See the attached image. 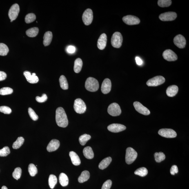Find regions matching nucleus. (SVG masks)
Masks as SVG:
<instances>
[{
  "instance_id": "nucleus-18",
  "label": "nucleus",
  "mask_w": 189,
  "mask_h": 189,
  "mask_svg": "<svg viewBox=\"0 0 189 189\" xmlns=\"http://www.w3.org/2000/svg\"><path fill=\"white\" fill-rule=\"evenodd\" d=\"M107 41V36L105 33H103L100 36L97 43L98 48L99 50H103L106 46Z\"/></svg>"
},
{
  "instance_id": "nucleus-9",
  "label": "nucleus",
  "mask_w": 189,
  "mask_h": 189,
  "mask_svg": "<svg viewBox=\"0 0 189 189\" xmlns=\"http://www.w3.org/2000/svg\"><path fill=\"white\" fill-rule=\"evenodd\" d=\"M158 134L162 137L166 138H174L177 137V133L170 129H162L160 130Z\"/></svg>"
},
{
  "instance_id": "nucleus-19",
  "label": "nucleus",
  "mask_w": 189,
  "mask_h": 189,
  "mask_svg": "<svg viewBox=\"0 0 189 189\" xmlns=\"http://www.w3.org/2000/svg\"><path fill=\"white\" fill-rule=\"evenodd\" d=\"M60 143L58 140L54 139L51 141L47 146V150L49 152L55 151L59 148Z\"/></svg>"
},
{
  "instance_id": "nucleus-50",
  "label": "nucleus",
  "mask_w": 189,
  "mask_h": 189,
  "mask_svg": "<svg viewBox=\"0 0 189 189\" xmlns=\"http://www.w3.org/2000/svg\"><path fill=\"white\" fill-rule=\"evenodd\" d=\"M136 61L137 64L138 65H139V66H141V65L143 64V62L142 60L139 57H136Z\"/></svg>"
},
{
  "instance_id": "nucleus-43",
  "label": "nucleus",
  "mask_w": 189,
  "mask_h": 189,
  "mask_svg": "<svg viewBox=\"0 0 189 189\" xmlns=\"http://www.w3.org/2000/svg\"><path fill=\"white\" fill-rule=\"evenodd\" d=\"M28 112L29 115L32 119L34 121L37 120L39 118L38 116L32 108H29L28 109Z\"/></svg>"
},
{
  "instance_id": "nucleus-14",
  "label": "nucleus",
  "mask_w": 189,
  "mask_h": 189,
  "mask_svg": "<svg viewBox=\"0 0 189 189\" xmlns=\"http://www.w3.org/2000/svg\"><path fill=\"white\" fill-rule=\"evenodd\" d=\"M134 105L136 110L139 113L145 115H148L150 114V110L139 102H134Z\"/></svg>"
},
{
  "instance_id": "nucleus-6",
  "label": "nucleus",
  "mask_w": 189,
  "mask_h": 189,
  "mask_svg": "<svg viewBox=\"0 0 189 189\" xmlns=\"http://www.w3.org/2000/svg\"><path fill=\"white\" fill-rule=\"evenodd\" d=\"M165 81V78L163 76H158L149 80L147 82L146 84L148 86L156 87L163 84Z\"/></svg>"
},
{
  "instance_id": "nucleus-27",
  "label": "nucleus",
  "mask_w": 189,
  "mask_h": 189,
  "mask_svg": "<svg viewBox=\"0 0 189 189\" xmlns=\"http://www.w3.org/2000/svg\"><path fill=\"white\" fill-rule=\"evenodd\" d=\"M59 182L62 186L65 187L68 185L69 179L68 177L64 173H62L59 176Z\"/></svg>"
},
{
  "instance_id": "nucleus-32",
  "label": "nucleus",
  "mask_w": 189,
  "mask_h": 189,
  "mask_svg": "<svg viewBox=\"0 0 189 189\" xmlns=\"http://www.w3.org/2000/svg\"><path fill=\"white\" fill-rule=\"evenodd\" d=\"M57 183V177L53 174H51L49 176L48 179V183L50 188L53 189Z\"/></svg>"
},
{
  "instance_id": "nucleus-17",
  "label": "nucleus",
  "mask_w": 189,
  "mask_h": 189,
  "mask_svg": "<svg viewBox=\"0 0 189 189\" xmlns=\"http://www.w3.org/2000/svg\"><path fill=\"white\" fill-rule=\"evenodd\" d=\"M112 88V83L109 79H105L101 85V91L103 94H106L110 92Z\"/></svg>"
},
{
  "instance_id": "nucleus-5",
  "label": "nucleus",
  "mask_w": 189,
  "mask_h": 189,
  "mask_svg": "<svg viewBox=\"0 0 189 189\" xmlns=\"http://www.w3.org/2000/svg\"><path fill=\"white\" fill-rule=\"evenodd\" d=\"M123 37L119 32H114L112 36L111 43L112 46L116 48H119L122 45Z\"/></svg>"
},
{
  "instance_id": "nucleus-15",
  "label": "nucleus",
  "mask_w": 189,
  "mask_h": 189,
  "mask_svg": "<svg viewBox=\"0 0 189 189\" xmlns=\"http://www.w3.org/2000/svg\"><path fill=\"white\" fill-rule=\"evenodd\" d=\"M173 42L176 46L180 48H183L186 46V40L183 36L179 34L174 37Z\"/></svg>"
},
{
  "instance_id": "nucleus-39",
  "label": "nucleus",
  "mask_w": 189,
  "mask_h": 189,
  "mask_svg": "<svg viewBox=\"0 0 189 189\" xmlns=\"http://www.w3.org/2000/svg\"><path fill=\"white\" fill-rule=\"evenodd\" d=\"M35 14L31 13L29 14L25 17V21L27 23H31L35 21L36 19Z\"/></svg>"
},
{
  "instance_id": "nucleus-35",
  "label": "nucleus",
  "mask_w": 189,
  "mask_h": 189,
  "mask_svg": "<svg viewBox=\"0 0 189 189\" xmlns=\"http://www.w3.org/2000/svg\"><path fill=\"white\" fill-rule=\"evenodd\" d=\"M154 156L155 161L157 163H160L164 161L166 158L165 154L162 152H156L154 154Z\"/></svg>"
},
{
  "instance_id": "nucleus-1",
  "label": "nucleus",
  "mask_w": 189,
  "mask_h": 189,
  "mask_svg": "<svg viewBox=\"0 0 189 189\" xmlns=\"http://www.w3.org/2000/svg\"><path fill=\"white\" fill-rule=\"evenodd\" d=\"M55 119L58 126L66 128L68 126V121L65 111L62 107H59L56 110Z\"/></svg>"
},
{
  "instance_id": "nucleus-41",
  "label": "nucleus",
  "mask_w": 189,
  "mask_h": 189,
  "mask_svg": "<svg viewBox=\"0 0 189 189\" xmlns=\"http://www.w3.org/2000/svg\"><path fill=\"white\" fill-rule=\"evenodd\" d=\"M22 170L20 168H17L14 169L12 173V176L14 178L18 180L20 178L21 175Z\"/></svg>"
},
{
  "instance_id": "nucleus-8",
  "label": "nucleus",
  "mask_w": 189,
  "mask_h": 189,
  "mask_svg": "<svg viewBox=\"0 0 189 189\" xmlns=\"http://www.w3.org/2000/svg\"><path fill=\"white\" fill-rule=\"evenodd\" d=\"M121 110L119 105L116 103H114L109 105L108 112L112 116H117L120 115Z\"/></svg>"
},
{
  "instance_id": "nucleus-46",
  "label": "nucleus",
  "mask_w": 189,
  "mask_h": 189,
  "mask_svg": "<svg viewBox=\"0 0 189 189\" xmlns=\"http://www.w3.org/2000/svg\"><path fill=\"white\" fill-rule=\"evenodd\" d=\"M36 100L39 103H43L47 101V97L46 94H43L41 97L37 96L36 97Z\"/></svg>"
},
{
  "instance_id": "nucleus-28",
  "label": "nucleus",
  "mask_w": 189,
  "mask_h": 189,
  "mask_svg": "<svg viewBox=\"0 0 189 189\" xmlns=\"http://www.w3.org/2000/svg\"><path fill=\"white\" fill-rule=\"evenodd\" d=\"M90 173L88 171H83L78 178V181L80 183H83L87 181L90 178Z\"/></svg>"
},
{
  "instance_id": "nucleus-38",
  "label": "nucleus",
  "mask_w": 189,
  "mask_h": 189,
  "mask_svg": "<svg viewBox=\"0 0 189 189\" xmlns=\"http://www.w3.org/2000/svg\"><path fill=\"white\" fill-rule=\"evenodd\" d=\"M171 4L172 1L171 0H159L158 1V5L162 8L169 6Z\"/></svg>"
},
{
  "instance_id": "nucleus-11",
  "label": "nucleus",
  "mask_w": 189,
  "mask_h": 189,
  "mask_svg": "<svg viewBox=\"0 0 189 189\" xmlns=\"http://www.w3.org/2000/svg\"><path fill=\"white\" fill-rule=\"evenodd\" d=\"M123 21L126 24L129 25H136L139 24L140 20L136 16L128 15L123 18Z\"/></svg>"
},
{
  "instance_id": "nucleus-23",
  "label": "nucleus",
  "mask_w": 189,
  "mask_h": 189,
  "mask_svg": "<svg viewBox=\"0 0 189 189\" xmlns=\"http://www.w3.org/2000/svg\"><path fill=\"white\" fill-rule=\"evenodd\" d=\"M53 34L52 32L48 31L45 33L43 36V44L45 46H47L50 44L52 41Z\"/></svg>"
},
{
  "instance_id": "nucleus-3",
  "label": "nucleus",
  "mask_w": 189,
  "mask_h": 189,
  "mask_svg": "<svg viewBox=\"0 0 189 189\" xmlns=\"http://www.w3.org/2000/svg\"><path fill=\"white\" fill-rule=\"evenodd\" d=\"M138 154L136 151L131 147L127 148L125 155V161L128 164H131L135 161Z\"/></svg>"
},
{
  "instance_id": "nucleus-40",
  "label": "nucleus",
  "mask_w": 189,
  "mask_h": 189,
  "mask_svg": "<svg viewBox=\"0 0 189 189\" xmlns=\"http://www.w3.org/2000/svg\"><path fill=\"white\" fill-rule=\"evenodd\" d=\"M13 90L9 87H4L0 90V95H8L12 93Z\"/></svg>"
},
{
  "instance_id": "nucleus-33",
  "label": "nucleus",
  "mask_w": 189,
  "mask_h": 189,
  "mask_svg": "<svg viewBox=\"0 0 189 189\" xmlns=\"http://www.w3.org/2000/svg\"><path fill=\"white\" fill-rule=\"evenodd\" d=\"M134 174L136 175H138L141 177L146 176L148 174V170L144 167H142L137 169L135 172Z\"/></svg>"
},
{
  "instance_id": "nucleus-45",
  "label": "nucleus",
  "mask_w": 189,
  "mask_h": 189,
  "mask_svg": "<svg viewBox=\"0 0 189 189\" xmlns=\"http://www.w3.org/2000/svg\"><path fill=\"white\" fill-rule=\"evenodd\" d=\"M112 184V182L110 180H107L103 183L101 189H110Z\"/></svg>"
},
{
  "instance_id": "nucleus-10",
  "label": "nucleus",
  "mask_w": 189,
  "mask_h": 189,
  "mask_svg": "<svg viewBox=\"0 0 189 189\" xmlns=\"http://www.w3.org/2000/svg\"><path fill=\"white\" fill-rule=\"evenodd\" d=\"M20 11L19 5L17 4L12 5L9 10L8 15L11 21H14L17 18Z\"/></svg>"
},
{
  "instance_id": "nucleus-16",
  "label": "nucleus",
  "mask_w": 189,
  "mask_h": 189,
  "mask_svg": "<svg viewBox=\"0 0 189 189\" xmlns=\"http://www.w3.org/2000/svg\"><path fill=\"white\" fill-rule=\"evenodd\" d=\"M126 129V127L119 124H112L108 126V129L110 131L117 133L123 131Z\"/></svg>"
},
{
  "instance_id": "nucleus-30",
  "label": "nucleus",
  "mask_w": 189,
  "mask_h": 189,
  "mask_svg": "<svg viewBox=\"0 0 189 189\" xmlns=\"http://www.w3.org/2000/svg\"><path fill=\"white\" fill-rule=\"evenodd\" d=\"M39 28H31L29 29L28 30L26 31V34L28 37H35L38 35L39 33Z\"/></svg>"
},
{
  "instance_id": "nucleus-4",
  "label": "nucleus",
  "mask_w": 189,
  "mask_h": 189,
  "mask_svg": "<svg viewBox=\"0 0 189 189\" xmlns=\"http://www.w3.org/2000/svg\"><path fill=\"white\" fill-rule=\"evenodd\" d=\"M74 109L76 113L82 114L86 111L87 107L84 102L80 99H77L74 101Z\"/></svg>"
},
{
  "instance_id": "nucleus-48",
  "label": "nucleus",
  "mask_w": 189,
  "mask_h": 189,
  "mask_svg": "<svg viewBox=\"0 0 189 189\" xmlns=\"http://www.w3.org/2000/svg\"><path fill=\"white\" fill-rule=\"evenodd\" d=\"M67 52L69 53L72 54L75 52V47L72 46H68L67 48Z\"/></svg>"
},
{
  "instance_id": "nucleus-25",
  "label": "nucleus",
  "mask_w": 189,
  "mask_h": 189,
  "mask_svg": "<svg viewBox=\"0 0 189 189\" xmlns=\"http://www.w3.org/2000/svg\"><path fill=\"white\" fill-rule=\"evenodd\" d=\"M112 158L111 157H108L105 158L99 163V168L101 170H104L112 162Z\"/></svg>"
},
{
  "instance_id": "nucleus-37",
  "label": "nucleus",
  "mask_w": 189,
  "mask_h": 189,
  "mask_svg": "<svg viewBox=\"0 0 189 189\" xmlns=\"http://www.w3.org/2000/svg\"><path fill=\"white\" fill-rule=\"evenodd\" d=\"M28 171L30 176L32 177L35 176L38 173L37 167L33 163H30L29 165Z\"/></svg>"
},
{
  "instance_id": "nucleus-2",
  "label": "nucleus",
  "mask_w": 189,
  "mask_h": 189,
  "mask_svg": "<svg viewBox=\"0 0 189 189\" xmlns=\"http://www.w3.org/2000/svg\"><path fill=\"white\" fill-rule=\"evenodd\" d=\"M85 88L90 92H95L99 90V85L97 80L92 77H89L85 82Z\"/></svg>"
},
{
  "instance_id": "nucleus-24",
  "label": "nucleus",
  "mask_w": 189,
  "mask_h": 189,
  "mask_svg": "<svg viewBox=\"0 0 189 189\" xmlns=\"http://www.w3.org/2000/svg\"><path fill=\"white\" fill-rule=\"evenodd\" d=\"M83 153L85 157L88 159H92L94 157L93 150L90 146H87L83 149Z\"/></svg>"
},
{
  "instance_id": "nucleus-26",
  "label": "nucleus",
  "mask_w": 189,
  "mask_h": 189,
  "mask_svg": "<svg viewBox=\"0 0 189 189\" xmlns=\"http://www.w3.org/2000/svg\"><path fill=\"white\" fill-rule=\"evenodd\" d=\"M83 62L80 58H78L76 59L74 62V70L76 73H79L82 68Z\"/></svg>"
},
{
  "instance_id": "nucleus-20",
  "label": "nucleus",
  "mask_w": 189,
  "mask_h": 189,
  "mask_svg": "<svg viewBox=\"0 0 189 189\" xmlns=\"http://www.w3.org/2000/svg\"><path fill=\"white\" fill-rule=\"evenodd\" d=\"M25 77H26L27 81L30 83H36L38 82L39 80L38 76H34L31 74V72H28L25 71L23 72Z\"/></svg>"
},
{
  "instance_id": "nucleus-7",
  "label": "nucleus",
  "mask_w": 189,
  "mask_h": 189,
  "mask_svg": "<svg viewBox=\"0 0 189 189\" xmlns=\"http://www.w3.org/2000/svg\"><path fill=\"white\" fill-rule=\"evenodd\" d=\"M83 23L87 26L90 25L92 22L93 19V12L90 9H87L85 11L82 15Z\"/></svg>"
},
{
  "instance_id": "nucleus-49",
  "label": "nucleus",
  "mask_w": 189,
  "mask_h": 189,
  "mask_svg": "<svg viewBox=\"0 0 189 189\" xmlns=\"http://www.w3.org/2000/svg\"><path fill=\"white\" fill-rule=\"evenodd\" d=\"M7 75L4 72L0 71V81L4 80L6 79Z\"/></svg>"
},
{
  "instance_id": "nucleus-13",
  "label": "nucleus",
  "mask_w": 189,
  "mask_h": 189,
  "mask_svg": "<svg viewBox=\"0 0 189 189\" xmlns=\"http://www.w3.org/2000/svg\"><path fill=\"white\" fill-rule=\"evenodd\" d=\"M163 56L164 59L168 61H174L177 60L178 57L177 54L171 50H167L163 52Z\"/></svg>"
},
{
  "instance_id": "nucleus-12",
  "label": "nucleus",
  "mask_w": 189,
  "mask_h": 189,
  "mask_svg": "<svg viewBox=\"0 0 189 189\" xmlns=\"http://www.w3.org/2000/svg\"><path fill=\"white\" fill-rule=\"evenodd\" d=\"M177 17L176 12H168L162 14L159 16V18L163 21H174Z\"/></svg>"
},
{
  "instance_id": "nucleus-51",
  "label": "nucleus",
  "mask_w": 189,
  "mask_h": 189,
  "mask_svg": "<svg viewBox=\"0 0 189 189\" xmlns=\"http://www.w3.org/2000/svg\"><path fill=\"white\" fill-rule=\"evenodd\" d=\"M1 189H8V188L6 186H4L2 187Z\"/></svg>"
},
{
  "instance_id": "nucleus-22",
  "label": "nucleus",
  "mask_w": 189,
  "mask_h": 189,
  "mask_svg": "<svg viewBox=\"0 0 189 189\" xmlns=\"http://www.w3.org/2000/svg\"><path fill=\"white\" fill-rule=\"evenodd\" d=\"M72 164L75 166H78L81 164V161L77 154L75 152L70 151L69 154Z\"/></svg>"
},
{
  "instance_id": "nucleus-47",
  "label": "nucleus",
  "mask_w": 189,
  "mask_h": 189,
  "mask_svg": "<svg viewBox=\"0 0 189 189\" xmlns=\"http://www.w3.org/2000/svg\"><path fill=\"white\" fill-rule=\"evenodd\" d=\"M178 172V167L176 165L172 166L170 170V173L172 175H174L175 174L177 173Z\"/></svg>"
},
{
  "instance_id": "nucleus-31",
  "label": "nucleus",
  "mask_w": 189,
  "mask_h": 189,
  "mask_svg": "<svg viewBox=\"0 0 189 189\" xmlns=\"http://www.w3.org/2000/svg\"><path fill=\"white\" fill-rule=\"evenodd\" d=\"M24 142V139L23 137H20L18 138L17 140L13 143L12 148L15 149H17L21 147Z\"/></svg>"
},
{
  "instance_id": "nucleus-36",
  "label": "nucleus",
  "mask_w": 189,
  "mask_h": 189,
  "mask_svg": "<svg viewBox=\"0 0 189 189\" xmlns=\"http://www.w3.org/2000/svg\"><path fill=\"white\" fill-rule=\"evenodd\" d=\"M9 52V49L6 45L3 43H0V55L6 56Z\"/></svg>"
},
{
  "instance_id": "nucleus-29",
  "label": "nucleus",
  "mask_w": 189,
  "mask_h": 189,
  "mask_svg": "<svg viewBox=\"0 0 189 189\" xmlns=\"http://www.w3.org/2000/svg\"><path fill=\"white\" fill-rule=\"evenodd\" d=\"M59 82L61 88L63 90H67L68 88V82L65 76L61 75L60 77Z\"/></svg>"
},
{
  "instance_id": "nucleus-34",
  "label": "nucleus",
  "mask_w": 189,
  "mask_h": 189,
  "mask_svg": "<svg viewBox=\"0 0 189 189\" xmlns=\"http://www.w3.org/2000/svg\"><path fill=\"white\" fill-rule=\"evenodd\" d=\"M91 138L90 135L85 134L80 136L79 139V141L80 144L82 146H84L86 144L87 141H88Z\"/></svg>"
},
{
  "instance_id": "nucleus-21",
  "label": "nucleus",
  "mask_w": 189,
  "mask_h": 189,
  "mask_svg": "<svg viewBox=\"0 0 189 189\" xmlns=\"http://www.w3.org/2000/svg\"><path fill=\"white\" fill-rule=\"evenodd\" d=\"M178 91V87L177 85H172L168 87L166 93L169 97H173L176 95Z\"/></svg>"
},
{
  "instance_id": "nucleus-42",
  "label": "nucleus",
  "mask_w": 189,
  "mask_h": 189,
  "mask_svg": "<svg viewBox=\"0 0 189 189\" xmlns=\"http://www.w3.org/2000/svg\"><path fill=\"white\" fill-rule=\"evenodd\" d=\"M10 151L8 146H5L0 150V157H6L10 153Z\"/></svg>"
},
{
  "instance_id": "nucleus-44",
  "label": "nucleus",
  "mask_w": 189,
  "mask_h": 189,
  "mask_svg": "<svg viewBox=\"0 0 189 189\" xmlns=\"http://www.w3.org/2000/svg\"><path fill=\"white\" fill-rule=\"evenodd\" d=\"M0 112L4 114H10L11 113L12 110L9 107L3 106L0 107Z\"/></svg>"
}]
</instances>
